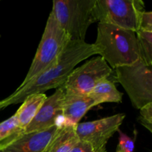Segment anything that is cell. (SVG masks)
I'll return each mask as SVG.
<instances>
[{
	"label": "cell",
	"instance_id": "1",
	"mask_svg": "<svg viewBox=\"0 0 152 152\" xmlns=\"http://www.w3.org/2000/svg\"><path fill=\"white\" fill-rule=\"evenodd\" d=\"M95 54H99V51L94 44L70 40L55 65L3 99L4 108L22 102L31 94H45L50 89L62 87L76 65Z\"/></svg>",
	"mask_w": 152,
	"mask_h": 152
},
{
	"label": "cell",
	"instance_id": "2",
	"mask_svg": "<svg viewBox=\"0 0 152 152\" xmlns=\"http://www.w3.org/2000/svg\"><path fill=\"white\" fill-rule=\"evenodd\" d=\"M95 47L112 69L142 59L136 32L99 22Z\"/></svg>",
	"mask_w": 152,
	"mask_h": 152
},
{
	"label": "cell",
	"instance_id": "3",
	"mask_svg": "<svg viewBox=\"0 0 152 152\" xmlns=\"http://www.w3.org/2000/svg\"><path fill=\"white\" fill-rule=\"evenodd\" d=\"M69 41L68 34L50 13L35 56L25 80L19 88L26 85L55 65Z\"/></svg>",
	"mask_w": 152,
	"mask_h": 152
},
{
	"label": "cell",
	"instance_id": "4",
	"mask_svg": "<svg viewBox=\"0 0 152 152\" xmlns=\"http://www.w3.org/2000/svg\"><path fill=\"white\" fill-rule=\"evenodd\" d=\"M96 0H54L51 13L70 40L85 41L89 26L96 22Z\"/></svg>",
	"mask_w": 152,
	"mask_h": 152
},
{
	"label": "cell",
	"instance_id": "5",
	"mask_svg": "<svg viewBox=\"0 0 152 152\" xmlns=\"http://www.w3.org/2000/svg\"><path fill=\"white\" fill-rule=\"evenodd\" d=\"M142 59L115 68L116 79L124 88L137 109L152 102V70Z\"/></svg>",
	"mask_w": 152,
	"mask_h": 152
},
{
	"label": "cell",
	"instance_id": "6",
	"mask_svg": "<svg viewBox=\"0 0 152 152\" xmlns=\"http://www.w3.org/2000/svg\"><path fill=\"white\" fill-rule=\"evenodd\" d=\"M144 7L141 0H96L94 14L96 22L137 33Z\"/></svg>",
	"mask_w": 152,
	"mask_h": 152
},
{
	"label": "cell",
	"instance_id": "7",
	"mask_svg": "<svg viewBox=\"0 0 152 152\" xmlns=\"http://www.w3.org/2000/svg\"><path fill=\"white\" fill-rule=\"evenodd\" d=\"M112 72L103 58L97 56L74 68L62 88L65 92L89 94L99 82L108 79Z\"/></svg>",
	"mask_w": 152,
	"mask_h": 152
},
{
	"label": "cell",
	"instance_id": "8",
	"mask_svg": "<svg viewBox=\"0 0 152 152\" xmlns=\"http://www.w3.org/2000/svg\"><path fill=\"white\" fill-rule=\"evenodd\" d=\"M62 126L41 132H17L0 142V152H50Z\"/></svg>",
	"mask_w": 152,
	"mask_h": 152
},
{
	"label": "cell",
	"instance_id": "9",
	"mask_svg": "<svg viewBox=\"0 0 152 152\" xmlns=\"http://www.w3.org/2000/svg\"><path fill=\"white\" fill-rule=\"evenodd\" d=\"M126 117L120 113L97 120L79 123L75 132L79 140L89 142L98 151H106L105 145L110 138L120 129Z\"/></svg>",
	"mask_w": 152,
	"mask_h": 152
},
{
	"label": "cell",
	"instance_id": "10",
	"mask_svg": "<svg viewBox=\"0 0 152 152\" xmlns=\"http://www.w3.org/2000/svg\"><path fill=\"white\" fill-rule=\"evenodd\" d=\"M65 91L58 88L50 96L47 97L32 121L25 128L23 133L41 132L54 126H62V103Z\"/></svg>",
	"mask_w": 152,
	"mask_h": 152
},
{
	"label": "cell",
	"instance_id": "11",
	"mask_svg": "<svg viewBox=\"0 0 152 152\" xmlns=\"http://www.w3.org/2000/svg\"><path fill=\"white\" fill-rule=\"evenodd\" d=\"M97 105L88 94L69 93L65 91L62 103V126H76L91 108Z\"/></svg>",
	"mask_w": 152,
	"mask_h": 152
},
{
	"label": "cell",
	"instance_id": "12",
	"mask_svg": "<svg viewBox=\"0 0 152 152\" xmlns=\"http://www.w3.org/2000/svg\"><path fill=\"white\" fill-rule=\"evenodd\" d=\"M47 97L45 94H34L27 96L22 101V105L15 114L22 132L35 117Z\"/></svg>",
	"mask_w": 152,
	"mask_h": 152
},
{
	"label": "cell",
	"instance_id": "13",
	"mask_svg": "<svg viewBox=\"0 0 152 152\" xmlns=\"http://www.w3.org/2000/svg\"><path fill=\"white\" fill-rule=\"evenodd\" d=\"M88 95L94 99L98 105L104 102L120 103L122 102L123 94L117 90L113 82L105 79L99 82Z\"/></svg>",
	"mask_w": 152,
	"mask_h": 152
},
{
	"label": "cell",
	"instance_id": "14",
	"mask_svg": "<svg viewBox=\"0 0 152 152\" xmlns=\"http://www.w3.org/2000/svg\"><path fill=\"white\" fill-rule=\"evenodd\" d=\"M78 141L74 126H62L50 152H71Z\"/></svg>",
	"mask_w": 152,
	"mask_h": 152
},
{
	"label": "cell",
	"instance_id": "15",
	"mask_svg": "<svg viewBox=\"0 0 152 152\" xmlns=\"http://www.w3.org/2000/svg\"><path fill=\"white\" fill-rule=\"evenodd\" d=\"M136 34L142 59L152 66V32L139 30Z\"/></svg>",
	"mask_w": 152,
	"mask_h": 152
},
{
	"label": "cell",
	"instance_id": "16",
	"mask_svg": "<svg viewBox=\"0 0 152 152\" xmlns=\"http://www.w3.org/2000/svg\"><path fill=\"white\" fill-rule=\"evenodd\" d=\"M20 132L22 130L19 127L16 116L13 114L10 118L0 123V142Z\"/></svg>",
	"mask_w": 152,
	"mask_h": 152
},
{
	"label": "cell",
	"instance_id": "17",
	"mask_svg": "<svg viewBox=\"0 0 152 152\" xmlns=\"http://www.w3.org/2000/svg\"><path fill=\"white\" fill-rule=\"evenodd\" d=\"M138 121L150 132H152V102L144 105L140 109Z\"/></svg>",
	"mask_w": 152,
	"mask_h": 152
},
{
	"label": "cell",
	"instance_id": "18",
	"mask_svg": "<svg viewBox=\"0 0 152 152\" xmlns=\"http://www.w3.org/2000/svg\"><path fill=\"white\" fill-rule=\"evenodd\" d=\"M119 143L117 146L116 152H134V141L122 132L119 129Z\"/></svg>",
	"mask_w": 152,
	"mask_h": 152
},
{
	"label": "cell",
	"instance_id": "19",
	"mask_svg": "<svg viewBox=\"0 0 152 152\" xmlns=\"http://www.w3.org/2000/svg\"><path fill=\"white\" fill-rule=\"evenodd\" d=\"M139 30L152 32V12L142 11L139 22ZM138 30V31H139Z\"/></svg>",
	"mask_w": 152,
	"mask_h": 152
},
{
	"label": "cell",
	"instance_id": "20",
	"mask_svg": "<svg viewBox=\"0 0 152 152\" xmlns=\"http://www.w3.org/2000/svg\"><path fill=\"white\" fill-rule=\"evenodd\" d=\"M71 152H101L98 151L89 142L79 140L76 145L73 147ZM106 152V151H104Z\"/></svg>",
	"mask_w": 152,
	"mask_h": 152
},
{
	"label": "cell",
	"instance_id": "21",
	"mask_svg": "<svg viewBox=\"0 0 152 152\" xmlns=\"http://www.w3.org/2000/svg\"><path fill=\"white\" fill-rule=\"evenodd\" d=\"M3 108H4V103H3V101H0V111L1 110H2Z\"/></svg>",
	"mask_w": 152,
	"mask_h": 152
},
{
	"label": "cell",
	"instance_id": "22",
	"mask_svg": "<svg viewBox=\"0 0 152 152\" xmlns=\"http://www.w3.org/2000/svg\"><path fill=\"white\" fill-rule=\"evenodd\" d=\"M0 37H1V36H0Z\"/></svg>",
	"mask_w": 152,
	"mask_h": 152
}]
</instances>
